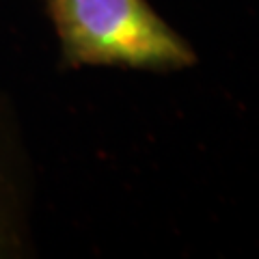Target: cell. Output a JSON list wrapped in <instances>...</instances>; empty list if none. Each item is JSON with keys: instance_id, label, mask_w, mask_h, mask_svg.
<instances>
[{"instance_id": "6da1fadb", "label": "cell", "mask_w": 259, "mask_h": 259, "mask_svg": "<svg viewBox=\"0 0 259 259\" xmlns=\"http://www.w3.org/2000/svg\"><path fill=\"white\" fill-rule=\"evenodd\" d=\"M65 69L175 71L197 63L190 44L147 0H41Z\"/></svg>"}, {"instance_id": "7a4b0ae2", "label": "cell", "mask_w": 259, "mask_h": 259, "mask_svg": "<svg viewBox=\"0 0 259 259\" xmlns=\"http://www.w3.org/2000/svg\"><path fill=\"white\" fill-rule=\"evenodd\" d=\"M32 166L13 100L0 91V259L32 255Z\"/></svg>"}]
</instances>
